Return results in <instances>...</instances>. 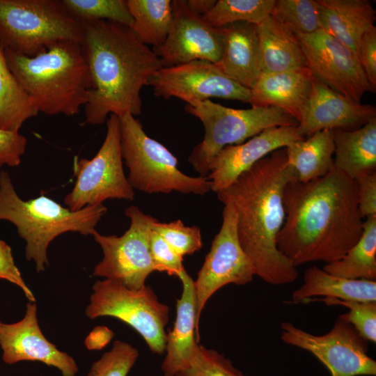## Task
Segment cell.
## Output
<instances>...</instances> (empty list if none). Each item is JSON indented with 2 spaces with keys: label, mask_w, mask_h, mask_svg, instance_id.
<instances>
[{
  "label": "cell",
  "mask_w": 376,
  "mask_h": 376,
  "mask_svg": "<svg viewBox=\"0 0 376 376\" xmlns=\"http://www.w3.org/2000/svg\"><path fill=\"white\" fill-rule=\"evenodd\" d=\"M283 200L285 217L277 246L296 267L336 262L363 233L357 182L335 167L306 182L290 181Z\"/></svg>",
  "instance_id": "cell-1"
},
{
  "label": "cell",
  "mask_w": 376,
  "mask_h": 376,
  "mask_svg": "<svg viewBox=\"0 0 376 376\" xmlns=\"http://www.w3.org/2000/svg\"><path fill=\"white\" fill-rule=\"evenodd\" d=\"M295 179L296 171L288 162L283 148L216 192L221 203H230L236 212L238 240L253 264L256 275L271 285L288 284L298 276L297 267L277 246L285 217L284 189Z\"/></svg>",
  "instance_id": "cell-2"
},
{
  "label": "cell",
  "mask_w": 376,
  "mask_h": 376,
  "mask_svg": "<svg viewBox=\"0 0 376 376\" xmlns=\"http://www.w3.org/2000/svg\"><path fill=\"white\" fill-rule=\"evenodd\" d=\"M81 24L91 83L84 123L100 125L110 114L140 115L141 91L162 68L159 57L125 25L107 20Z\"/></svg>",
  "instance_id": "cell-3"
},
{
  "label": "cell",
  "mask_w": 376,
  "mask_h": 376,
  "mask_svg": "<svg viewBox=\"0 0 376 376\" xmlns=\"http://www.w3.org/2000/svg\"><path fill=\"white\" fill-rule=\"evenodd\" d=\"M4 54L38 113L70 116L84 107L91 83L81 42H59L31 57L8 49Z\"/></svg>",
  "instance_id": "cell-4"
},
{
  "label": "cell",
  "mask_w": 376,
  "mask_h": 376,
  "mask_svg": "<svg viewBox=\"0 0 376 376\" xmlns=\"http://www.w3.org/2000/svg\"><path fill=\"white\" fill-rule=\"evenodd\" d=\"M107 208L103 204L72 211L40 195L27 201L17 194L8 173L0 172V220L13 224L26 242L25 256L38 272L49 265L47 249L52 240L67 232L91 235Z\"/></svg>",
  "instance_id": "cell-5"
},
{
  "label": "cell",
  "mask_w": 376,
  "mask_h": 376,
  "mask_svg": "<svg viewBox=\"0 0 376 376\" xmlns=\"http://www.w3.org/2000/svg\"><path fill=\"white\" fill-rule=\"evenodd\" d=\"M123 159L129 169L127 180L133 189L148 194L205 195L211 191L207 176L192 177L178 168V159L163 144L145 132L130 113L118 116Z\"/></svg>",
  "instance_id": "cell-6"
},
{
  "label": "cell",
  "mask_w": 376,
  "mask_h": 376,
  "mask_svg": "<svg viewBox=\"0 0 376 376\" xmlns=\"http://www.w3.org/2000/svg\"><path fill=\"white\" fill-rule=\"evenodd\" d=\"M82 24L58 0H0V43L35 56L63 41L81 42Z\"/></svg>",
  "instance_id": "cell-7"
},
{
  "label": "cell",
  "mask_w": 376,
  "mask_h": 376,
  "mask_svg": "<svg viewBox=\"0 0 376 376\" xmlns=\"http://www.w3.org/2000/svg\"><path fill=\"white\" fill-rule=\"evenodd\" d=\"M185 110L204 127L203 140L188 158L201 176L208 175L211 160L224 148L241 144L268 128L298 125L293 118L274 107L233 109L207 100L187 104Z\"/></svg>",
  "instance_id": "cell-8"
},
{
  "label": "cell",
  "mask_w": 376,
  "mask_h": 376,
  "mask_svg": "<svg viewBox=\"0 0 376 376\" xmlns=\"http://www.w3.org/2000/svg\"><path fill=\"white\" fill-rule=\"evenodd\" d=\"M92 288L90 303L85 311L88 318H117L135 329L151 352L157 354L165 352L169 307L158 300L150 286L145 285L132 290L116 281L105 279L96 281Z\"/></svg>",
  "instance_id": "cell-9"
},
{
  "label": "cell",
  "mask_w": 376,
  "mask_h": 376,
  "mask_svg": "<svg viewBox=\"0 0 376 376\" xmlns=\"http://www.w3.org/2000/svg\"><path fill=\"white\" fill-rule=\"evenodd\" d=\"M74 173L75 184L64 198L66 207L72 211L102 204L107 199H134V189L123 170L118 116L109 115L100 148L91 159H77Z\"/></svg>",
  "instance_id": "cell-10"
},
{
  "label": "cell",
  "mask_w": 376,
  "mask_h": 376,
  "mask_svg": "<svg viewBox=\"0 0 376 376\" xmlns=\"http://www.w3.org/2000/svg\"><path fill=\"white\" fill-rule=\"evenodd\" d=\"M125 212L130 219V225L121 236L103 235L97 230L92 234L103 253L93 276L114 280L129 289L138 290L156 271L150 253L149 239L157 219L134 205L126 208Z\"/></svg>",
  "instance_id": "cell-11"
},
{
  "label": "cell",
  "mask_w": 376,
  "mask_h": 376,
  "mask_svg": "<svg viewBox=\"0 0 376 376\" xmlns=\"http://www.w3.org/2000/svg\"><path fill=\"white\" fill-rule=\"evenodd\" d=\"M224 205L220 230L194 281L198 331L201 312L214 292L228 284L245 285L256 276L253 264L238 240L236 212L230 203Z\"/></svg>",
  "instance_id": "cell-12"
},
{
  "label": "cell",
  "mask_w": 376,
  "mask_h": 376,
  "mask_svg": "<svg viewBox=\"0 0 376 376\" xmlns=\"http://www.w3.org/2000/svg\"><path fill=\"white\" fill-rule=\"evenodd\" d=\"M281 330L282 341L311 352L331 376L376 375V361L368 354L367 341L340 316L331 329L320 336L310 334L290 322H282Z\"/></svg>",
  "instance_id": "cell-13"
},
{
  "label": "cell",
  "mask_w": 376,
  "mask_h": 376,
  "mask_svg": "<svg viewBox=\"0 0 376 376\" xmlns=\"http://www.w3.org/2000/svg\"><path fill=\"white\" fill-rule=\"evenodd\" d=\"M295 34L313 79L357 102L366 92L375 91L357 56L324 30Z\"/></svg>",
  "instance_id": "cell-14"
},
{
  "label": "cell",
  "mask_w": 376,
  "mask_h": 376,
  "mask_svg": "<svg viewBox=\"0 0 376 376\" xmlns=\"http://www.w3.org/2000/svg\"><path fill=\"white\" fill-rule=\"evenodd\" d=\"M148 86L158 97H175L187 104L213 97L249 103L251 95L250 89L228 77L216 64L203 60L162 67L153 74Z\"/></svg>",
  "instance_id": "cell-15"
},
{
  "label": "cell",
  "mask_w": 376,
  "mask_h": 376,
  "mask_svg": "<svg viewBox=\"0 0 376 376\" xmlns=\"http://www.w3.org/2000/svg\"><path fill=\"white\" fill-rule=\"evenodd\" d=\"M173 22L165 42L152 48L162 67H171L196 60L217 63L224 49L220 29L191 12L185 0H173Z\"/></svg>",
  "instance_id": "cell-16"
},
{
  "label": "cell",
  "mask_w": 376,
  "mask_h": 376,
  "mask_svg": "<svg viewBox=\"0 0 376 376\" xmlns=\"http://www.w3.org/2000/svg\"><path fill=\"white\" fill-rule=\"evenodd\" d=\"M0 346L2 359L7 364L39 361L57 368L63 376H75L78 372L75 359L57 349L42 334L35 302L27 303L21 320L10 324L0 321Z\"/></svg>",
  "instance_id": "cell-17"
},
{
  "label": "cell",
  "mask_w": 376,
  "mask_h": 376,
  "mask_svg": "<svg viewBox=\"0 0 376 376\" xmlns=\"http://www.w3.org/2000/svg\"><path fill=\"white\" fill-rule=\"evenodd\" d=\"M374 119V106L355 102L313 79L297 129L304 139L323 130H355Z\"/></svg>",
  "instance_id": "cell-18"
},
{
  "label": "cell",
  "mask_w": 376,
  "mask_h": 376,
  "mask_svg": "<svg viewBox=\"0 0 376 376\" xmlns=\"http://www.w3.org/2000/svg\"><path fill=\"white\" fill-rule=\"evenodd\" d=\"M297 125L268 128L248 141L221 150L209 164L208 179L215 193L231 185L243 172L272 152L303 139Z\"/></svg>",
  "instance_id": "cell-19"
},
{
  "label": "cell",
  "mask_w": 376,
  "mask_h": 376,
  "mask_svg": "<svg viewBox=\"0 0 376 376\" xmlns=\"http://www.w3.org/2000/svg\"><path fill=\"white\" fill-rule=\"evenodd\" d=\"M182 285L176 300V317L166 336V356L161 369L164 376H175L187 368L197 354L200 334L196 322V295L194 280L184 271L179 276Z\"/></svg>",
  "instance_id": "cell-20"
},
{
  "label": "cell",
  "mask_w": 376,
  "mask_h": 376,
  "mask_svg": "<svg viewBox=\"0 0 376 376\" xmlns=\"http://www.w3.org/2000/svg\"><path fill=\"white\" fill-rule=\"evenodd\" d=\"M220 29L224 49L217 66L228 77L251 90L262 74L257 25L237 22Z\"/></svg>",
  "instance_id": "cell-21"
},
{
  "label": "cell",
  "mask_w": 376,
  "mask_h": 376,
  "mask_svg": "<svg viewBox=\"0 0 376 376\" xmlns=\"http://www.w3.org/2000/svg\"><path fill=\"white\" fill-rule=\"evenodd\" d=\"M307 68L277 72H262L251 89V107L279 108L297 123L307 102L313 81Z\"/></svg>",
  "instance_id": "cell-22"
},
{
  "label": "cell",
  "mask_w": 376,
  "mask_h": 376,
  "mask_svg": "<svg viewBox=\"0 0 376 376\" xmlns=\"http://www.w3.org/2000/svg\"><path fill=\"white\" fill-rule=\"evenodd\" d=\"M321 29L359 58L364 34L375 26L376 12L368 0H317Z\"/></svg>",
  "instance_id": "cell-23"
},
{
  "label": "cell",
  "mask_w": 376,
  "mask_h": 376,
  "mask_svg": "<svg viewBox=\"0 0 376 376\" xmlns=\"http://www.w3.org/2000/svg\"><path fill=\"white\" fill-rule=\"evenodd\" d=\"M334 167L352 179L376 173V119L352 130H332Z\"/></svg>",
  "instance_id": "cell-24"
},
{
  "label": "cell",
  "mask_w": 376,
  "mask_h": 376,
  "mask_svg": "<svg viewBox=\"0 0 376 376\" xmlns=\"http://www.w3.org/2000/svg\"><path fill=\"white\" fill-rule=\"evenodd\" d=\"M262 72L306 68L304 56L295 34L271 15L257 25Z\"/></svg>",
  "instance_id": "cell-25"
},
{
  "label": "cell",
  "mask_w": 376,
  "mask_h": 376,
  "mask_svg": "<svg viewBox=\"0 0 376 376\" xmlns=\"http://www.w3.org/2000/svg\"><path fill=\"white\" fill-rule=\"evenodd\" d=\"M301 285L292 294L293 303L322 296L342 300L376 301V281L334 276L313 265L305 270Z\"/></svg>",
  "instance_id": "cell-26"
},
{
  "label": "cell",
  "mask_w": 376,
  "mask_h": 376,
  "mask_svg": "<svg viewBox=\"0 0 376 376\" xmlns=\"http://www.w3.org/2000/svg\"><path fill=\"white\" fill-rule=\"evenodd\" d=\"M285 148L288 162L296 171L299 182L321 178L334 167L332 130L316 132L306 139L294 141Z\"/></svg>",
  "instance_id": "cell-27"
},
{
  "label": "cell",
  "mask_w": 376,
  "mask_h": 376,
  "mask_svg": "<svg viewBox=\"0 0 376 376\" xmlns=\"http://www.w3.org/2000/svg\"><path fill=\"white\" fill-rule=\"evenodd\" d=\"M322 269L338 277L376 281V215L363 221L357 242L340 260Z\"/></svg>",
  "instance_id": "cell-28"
},
{
  "label": "cell",
  "mask_w": 376,
  "mask_h": 376,
  "mask_svg": "<svg viewBox=\"0 0 376 376\" xmlns=\"http://www.w3.org/2000/svg\"><path fill=\"white\" fill-rule=\"evenodd\" d=\"M134 22L130 29L143 44L161 46L166 40L173 22L171 0H127Z\"/></svg>",
  "instance_id": "cell-29"
},
{
  "label": "cell",
  "mask_w": 376,
  "mask_h": 376,
  "mask_svg": "<svg viewBox=\"0 0 376 376\" xmlns=\"http://www.w3.org/2000/svg\"><path fill=\"white\" fill-rule=\"evenodd\" d=\"M38 113L29 96L11 72L0 43V128L19 132L26 120Z\"/></svg>",
  "instance_id": "cell-30"
},
{
  "label": "cell",
  "mask_w": 376,
  "mask_h": 376,
  "mask_svg": "<svg viewBox=\"0 0 376 376\" xmlns=\"http://www.w3.org/2000/svg\"><path fill=\"white\" fill-rule=\"evenodd\" d=\"M275 0H219L203 18L214 28L246 22L258 25L272 11Z\"/></svg>",
  "instance_id": "cell-31"
},
{
  "label": "cell",
  "mask_w": 376,
  "mask_h": 376,
  "mask_svg": "<svg viewBox=\"0 0 376 376\" xmlns=\"http://www.w3.org/2000/svg\"><path fill=\"white\" fill-rule=\"evenodd\" d=\"M65 10L81 23L107 20L131 27L134 19L127 0H61Z\"/></svg>",
  "instance_id": "cell-32"
},
{
  "label": "cell",
  "mask_w": 376,
  "mask_h": 376,
  "mask_svg": "<svg viewBox=\"0 0 376 376\" xmlns=\"http://www.w3.org/2000/svg\"><path fill=\"white\" fill-rule=\"evenodd\" d=\"M271 15L294 33L321 29L317 0H275Z\"/></svg>",
  "instance_id": "cell-33"
},
{
  "label": "cell",
  "mask_w": 376,
  "mask_h": 376,
  "mask_svg": "<svg viewBox=\"0 0 376 376\" xmlns=\"http://www.w3.org/2000/svg\"><path fill=\"white\" fill-rule=\"evenodd\" d=\"M323 302L328 306H343L349 311L340 317L350 324L366 341L376 343V301L342 300L331 297L311 298L304 303Z\"/></svg>",
  "instance_id": "cell-34"
},
{
  "label": "cell",
  "mask_w": 376,
  "mask_h": 376,
  "mask_svg": "<svg viewBox=\"0 0 376 376\" xmlns=\"http://www.w3.org/2000/svg\"><path fill=\"white\" fill-rule=\"evenodd\" d=\"M152 230L182 258L194 253L203 246L200 228L197 226H185L180 219L168 223L157 220Z\"/></svg>",
  "instance_id": "cell-35"
},
{
  "label": "cell",
  "mask_w": 376,
  "mask_h": 376,
  "mask_svg": "<svg viewBox=\"0 0 376 376\" xmlns=\"http://www.w3.org/2000/svg\"><path fill=\"white\" fill-rule=\"evenodd\" d=\"M139 357V351L126 342L115 340L110 351L94 362L87 376H127Z\"/></svg>",
  "instance_id": "cell-36"
},
{
  "label": "cell",
  "mask_w": 376,
  "mask_h": 376,
  "mask_svg": "<svg viewBox=\"0 0 376 376\" xmlns=\"http://www.w3.org/2000/svg\"><path fill=\"white\" fill-rule=\"evenodd\" d=\"M175 376H246L223 354L199 344L196 355Z\"/></svg>",
  "instance_id": "cell-37"
},
{
  "label": "cell",
  "mask_w": 376,
  "mask_h": 376,
  "mask_svg": "<svg viewBox=\"0 0 376 376\" xmlns=\"http://www.w3.org/2000/svg\"><path fill=\"white\" fill-rule=\"evenodd\" d=\"M149 249L156 271L178 278L185 271L183 258L178 256L152 228L150 233Z\"/></svg>",
  "instance_id": "cell-38"
},
{
  "label": "cell",
  "mask_w": 376,
  "mask_h": 376,
  "mask_svg": "<svg viewBox=\"0 0 376 376\" xmlns=\"http://www.w3.org/2000/svg\"><path fill=\"white\" fill-rule=\"evenodd\" d=\"M26 144V138L19 132L0 128V167L19 166Z\"/></svg>",
  "instance_id": "cell-39"
},
{
  "label": "cell",
  "mask_w": 376,
  "mask_h": 376,
  "mask_svg": "<svg viewBox=\"0 0 376 376\" xmlns=\"http://www.w3.org/2000/svg\"><path fill=\"white\" fill-rule=\"evenodd\" d=\"M0 279H4L18 286L31 302H35V297L22 279L21 273L15 264L11 247L0 240Z\"/></svg>",
  "instance_id": "cell-40"
},
{
  "label": "cell",
  "mask_w": 376,
  "mask_h": 376,
  "mask_svg": "<svg viewBox=\"0 0 376 376\" xmlns=\"http://www.w3.org/2000/svg\"><path fill=\"white\" fill-rule=\"evenodd\" d=\"M359 59L374 91L376 88V27L366 32L361 41Z\"/></svg>",
  "instance_id": "cell-41"
},
{
  "label": "cell",
  "mask_w": 376,
  "mask_h": 376,
  "mask_svg": "<svg viewBox=\"0 0 376 376\" xmlns=\"http://www.w3.org/2000/svg\"><path fill=\"white\" fill-rule=\"evenodd\" d=\"M358 203L362 217L376 215V173L366 174L357 178Z\"/></svg>",
  "instance_id": "cell-42"
},
{
  "label": "cell",
  "mask_w": 376,
  "mask_h": 376,
  "mask_svg": "<svg viewBox=\"0 0 376 376\" xmlns=\"http://www.w3.org/2000/svg\"><path fill=\"white\" fill-rule=\"evenodd\" d=\"M113 335L107 327H96L86 338V346L89 350H101L110 342Z\"/></svg>",
  "instance_id": "cell-43"
},
{
  "label": "cell",
  "mask_w": 376,
  "mask_h": 376,
  "mask_svg": "<svg viewBox=\"0 0 376 376\" xmlns=\"http://www.w3.org/2000/svg\"><path fill=\"white\" fill-rule=\"evenodd\" d=\"M188 9L193 13L203 17L215 5L216 0H185Z\"/></svg>",
  "instance_id": "cell-44"
}]
</instances>
